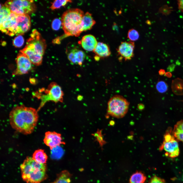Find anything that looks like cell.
<instances>
[{"mask_svg":"<svg viewBox=\"0 0 183 183\" xmlns=\"http://www.w3.org/2000/svg\"><path fill=\"white\" fill-rule=\"evenodd\" d=\"M43 142L51 150L59 146L61 144H65V142L63 141L60 134L54 131L46 132Z\"/></svg>","mask_w":183,"mask_h":183,"instance_id":"12","label":"cell"},{"mask_svg":"<svg viewBox=\"0 0 183 183\" xmlns=\"http://www.w3.org/2000/svg\"><path fill=\"white\" fill-rule=\"evenodd\" d=\"M84 14L83 11L78 8H70L63 13L61 20L66 35L77 37L80 35L83 32L81 23Z\"/></svg>","mask_w":183,"mask_h":183,"instance_id":"2","label":"cell"},{"mask_svg":"<svg viewBox=\"0 0 183 183\" xmlns=\"http://www.w3.org/2000/svg\"><path fill=\"white\" fill-rule=\"evenodd\" d=\"M149 183H166V182L163 179L155 176L150 179Z\"/></svg>","mask_w":183,"mask_h":183,"instance_id":"29","label":"cell"},{"mask_svg":"<svg viewBox=\"0 0 183 183\" xmlns=\"http://www.w3.org/2000/svg\"><path fill=\"white\" fill-rule=\"evenodd\" d=\"M11 11L10 9L5 5H1L0 11V25L2 24L4 20L11 14Z\"/></svg>","mask_w":183,"mask_h":183,"instance_id":"23","label":"cell"},{"mask_svg":"<svg viewBox=\"0 0 183 183\" xmlns=\"http://www.w3.org/2000/svg\"><path fill=\"white\" fill-rule=\"evenodd\" d=\"M146 179V176L143 173L137 172L131 176L129 181L130 183H144Z\"/></svg>","mask_w":183,"mask_h":183,"instance_id":"21","label":"cell"},{"mask_svg":"<svg viewBox=\"0 0 183 183\" xmlns=\"http://www.w3.org/2000/svg\"><path fill=\"white\" fill-rule=\"evenodd\" d=\"M44 94L37 97L41 99V102L37 109L38 112L47 102L51 101L57 103L62 102L64 95L61 87L55 82L51 83L44 90Z\"/></svg>","mask_w":183,"mask_h":183,"instance_id":"5","label":"cell"},{"mask_svg":"<svg viewBox=\"0 0 183 183\" xmlns=\"http://www.w3.org/2000/svg\"><path fill=\"white\" fill-rule=\"evenodd\" d=\"M96 21L93 19L92 14L89 12H87L83 17L81 27L83 31L90 30L95 24Z\"/></svg>","mask_w":183,"mask_h":183,"instance_id":"18","label":"cell"},{"mask_svg":"<svg viewBox=\"0 0 183 183\" xmlns=\"http://www.w3.org/2000/svg\"><path fill=\"white\" fill-rule=\"evenodd\" d=\"M129 104L128 101L122 96L118 95L114 96L108 102V113L113 117L122 118L127 112Z\"/></svg>","mask_w":183,"mask_h":183,"instance_id":"4","label":"cell"},{"mask_svg":"<svg viewBox=\"0 0 183 183\" xmlns=\"http://www.w3.org/2000/svg\"><path fill=\"white\" fill-rule=\"evenodd\" d=\"M163 138L160 150H164L166 152L165 155L170 157H177L180 152L178 141L174 137L171 128H169L166 130Z\"/></svg>","mask_w":183,"mask_h":183,"instance_id":"6","label":"cell"},{"mask_svg":"<svg viewBox=\"0 0 183 183\" xmlns=\"http://www.w3.org/2000/svg\"><path fill=\"white\" fill-rule=\"evenodd\" d=\"M85 56L83 51L76 48L72 49L67 55L68 59L72 63L79 65L82 64Z\"/></svg>","mask_w":183,"mask_h":183,"instance_id":"16","label":"cell"},{"mask_svg":"<svg viewBox=\"0 0 183 183\" xmlns=\"http://www.w3.org/2000/svg\"><path fill=\"white\" fill-rule=\"evenodd\" d=\"M79 43L84 50L90 51H94L98 42L93 35L88 34L84 36Z\"/></svg>","mask_w":183,"mask_h":183,"instance_id":"14","label":"cell"},{"mask_svg":"<svg viewBox=\"0 0 183 183\" xmlns=\"http://www.w3.org/2000/svg\"><path fill=\"white\" fill-rule=\"evenodd\" d=\"M165 75L167 77L169 78H171L172 76L171 73L169 72H167L166 73H165Z\"/></svg>","mask_w":183,"mask_h":183,"instance_id":"33","label":"cell"},{"mask_svg":"<svg viewBox=\"0 0 183 183\" xmlns=\"http://www.w3.org/2000/svg\"><path fill=\"white\" fill-rule=\"evenodd\" d=\"M61 25V21L58 18L54 19L52 22V27L54 30H58Z\"/></svg>","mask_w":183,"mask_h":183,"instance_id":"28","label":"cell"},{"mask_svg":"<svg viewBox=\"0 0 183 183\" xmlns=\"http://www.w3.org/2000/svg\"><path fill=\"white\" fill-rule=\"evenodd\" d=\"M16 22L17 25V35H22L29 30L30 20L28 14L17 15Z\"/></svg>","mask_w":183,"mask_h":183,"instance_id":"13","label":"cell"},{"mask_svg":"<svg viewBox=\"0 0 183 183\" xmlns=\"http://www.w3.org/2000/svg\"><path fill=\"white\" fill-rule=\"evenodd\" d=\"M33 159L36 162L41 164L46 162L48 156L42 149H38L35 151L33 155Z\"/></svg>","mask_w":183,"mask_h":183,"instance_id":"20","label":"cell"},{"mask_svg":"<svg viewBox=\"0 0 183 183\" xmlns=\"http://www.w3.org/2000/svg\"><path fill=\"white\" fill-rule=\"evenodd\" d=\"M175 65L173 64L169 66L167 68V70L168 72H170L173 71L175 68Z\"/></svg>","mask_w":183,"mask_h":183,"instance_id":"31","label":"cell"},{"mask_svg":"<svg viewBox=\"0 0 183 183\" xmlns=\"http://www.w3.org/2000/svg\"><path fill=\"white\" fill-rule=\"evenodd\" d=\"M17 15L11 12L4 20L0 25V30L2 32L10 36L16 35L17 29Z\"/></svg>","mask_w":183,"mask_h":183,"instance_id":"10","label":"cell"},{"mask_svg":"<svg viewBox=\"0 0 183 183\" xmlns=\"http://www.w3.org/2000/svg\"><path fill=\"white\" fill-rule=\"evenodd\" d=\"M16 62L17 68L12 73L13 75L27 73L32 69V63L25 55L20 52L17 56Z\"/></svg>","mask_w":183,"mask_h":183,"instance_id":"9","label":"cell"},{"mask_svg":"<svg viewBox=\"0 0 183 183\" xmlns=\"http://www.w3.org/2000/svg\"><path fill=\"white\" fill-rule=\"evenodd\" d=\"M93 51L96 55L95 59L97 60L100 58L108 57L111 54L108 45L105 43L101 42H98Z\"/></svg>","mask_w":183,"mask_h":183,"instance_id":"17","label":"cell"},{"mask_svg":"<svg viewBox=\"0 0 183 183\" xmlns=\"http://www.w3.org/2000/svg\"><path fill=\"white\" fill-rule=\"evenodd\" d=\"M24 42L23 37L22 35H19L15 38L13 41V44L16 47L20 48L22 46Z\"/></svg>","mask_w":183,"mask_h":183,"instance_id":"26","label":"cell"},{"mask_svg":"<svg viewBox=\"0 0 183 183\" xmlns=\"http://www.w3.org/2000/svg\"><path fill=\"white\" fill-rule=\"evenodd\" d=\"M38 111L34 108L23 105H17L10 112L9 123L13 129L24 134H31L38 119Z\"/></svg>","mask_w":183,"mask_h":183,"instance_id":"1","label":"cell"},{"mask_svg":"<svg viewBox=\"0 0 183 183\" xmlns=\"http://www.w3.org/2000/svg\"><path fill=\"white\" fill-rule=\"evenodd\" d=\"M70 175L67 171H63L55 181L52 183H71Z\"/></svg>","mask_w":183,"mask_h":183,"instance_id":"22","label":"cell"},{"mask_svg":"<svg viewBox=\"0 0 183 183\" xmlns=\"http://www.w3.org/2000/svg\"><path fill=\"white\" fill-rule=\"evenodd\" d=\"M178 4L179 9L183 12V0L178 1Z\"/></svg>","mask_w":183,"mask_h":183,"instance_id":"30","label":"cell"},{"mask_svg":"<svg viewBox=\"0 0 183 183\" xmlns=\"http://www.w3.org/2000/svg\"><path fill=\"white\" fill-rule=\"evenodd\" d=\"M173 134L178 141L183 143V120L177 122L173 130Z\"/></svg>","mask_w":183,"mask_h":183,"instance_id":"19","label":"cell"},{"mask_svg":"<svg viewBox=\"0 0 183 183\" xmlns=\"http://www.w3.org/2000/svg\"><path fill=\"white\" fill-rule=\"evenodd\" d=\"M159 73L160 75H162L165 74V71L164 69H161L159 70Z\"/></svg>","mask_w":183,"mask_h":183,"instance_id":"32","label":"cell"},{"mask_svg":"<svg viewBox=\"0 0 183 183\" xmlns=\"http://www.w3.org/2000/svg\"><path fill=\"white\" fill-rule=\"evenodd\" d=\"M139 37V35L138 32L135 29L132 28L128 31V37L131 41L137 40Z\"/></svg>","mask_w":183,"mask_h":183,"instance_id":"25","label":"cell"},{"mask_svg":"<svg viewBox=\"0 0 183 183\" xmlns=\"http://www.w3.org/2000/svg\"><path fill=\"white\" fill-rule=\"evenodd\" d=\"M157 90L160 93H164L166 92L168 89L167 84L163 81L159 82L156 85Z\"/></svg>","mask_w":183,"mask_h":183,"instance_id":"27","label":"cell"},{"mask_svg":"<svg viewBox=\"0 0 183 183\" xmlns=\"http://www.w3.org/2000/svg\"><path fill=\"white\" fill-rule=\"evenodd\" d=\"M25 55L29 60L32 64L38 66L41 65L42 60V56L28 47L25 46L20 51Z\"/></svg>","mask_w":183,"mask_h":183,"instance_id":"15","label":"cell"},{"mask_svg":"<svg viewBox=\"0 0 183 183\" xmlns=\"http://www.w3.org/2000/svg\"><path fill=\"white\" fill-rule=\"evenodd\" d=\"M134 42L132 41L121 42L117 49L120 60L124 59L126 60L131 59L134 55Z\"/></svg>","mask_w":183,"mask_h":183,"instance_id":"11","label":"cell"},{"mask_svg":"<svg viewBox=\"0 0 183 183\" xmlns=\"http://www.w3.org/2000/svg\"><path fill=\"white\" fill-rule=\"evenodd\" d=\"M22 177L27 183H40L46 177V166L27 157L20 166Z\"/></svg>","mask_w":183,"mask_h":183,"instance_id":"3","label":"cell"},{"mask_svg":"<svg viewBox=\"0 0 183 183\" xmlns=\"http://www.w3.org/2000/svg\"><path fill=\"white\" fill-rule=\"evenodd\" d=\"M46 46L45 40L40 34L36 29H33L30 37L27 41L25 46L43 56Z\"/></svg>","mask_w":183,"mask_h":183,"instance_id":"8","label":"cell"},{"mask_svg":"<svg viewBox=\"0 0 183 183\" xmlns=\"http://www.w3.org/2000/svg\"><path fill=\"white\" fill-rule=\"evenodd\" d=\"M5 5L11 12L17 15L28 14L35 10L36 6L33 0H8Z\"/></svg>","mask_w":183,"mask_h":183,"instance_id":"7","label":"cell"},{"mask_svg":"<svg viewBox=\"0 0 183 183\" xmlns=\"http://www.w3.org/2000/svg\"><path fill=\"white\" fill-rule=\"evenodd\" d=\"M71 0H55L52 3L50 8L53 10L65 6L67 3L71 2Z\"/></svg>","mask_w":183,"mask_h":183,"instance_id":"24","label":"cell"}]
</instances>
